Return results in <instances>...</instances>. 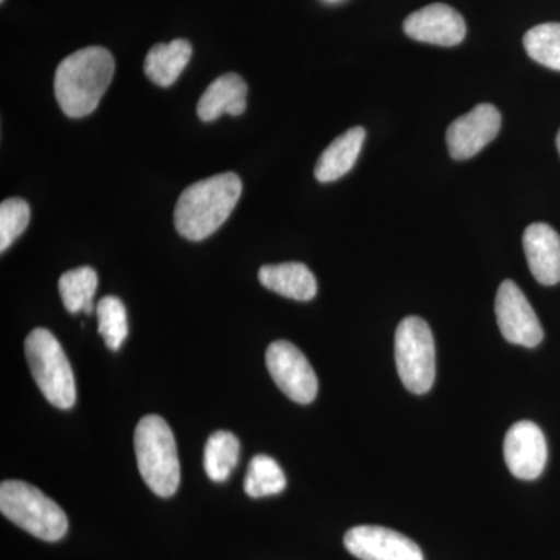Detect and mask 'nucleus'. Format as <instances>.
Segmentation results:
<instances>
[{"label": "nucleus", "mask_w": 560, "mask_h": 560, "mask_svg": "<svg viewBox=\"0 0 560 560\" xmlns=\"http://www.w3.org/2000/svg\"><path fill=\"white\" fill-rule=\"evenodd\" d=\"M116 62L109 50L92 46L69 55L55 73V97L62 113L72 119L97 109L113 81Z\"/></svg>", "instance_id": "1"}, {"label": "nucleus", "mask_w": 560, "mask_h": 560, "mask_svg": "<svg viewBox=\"0 0 560 560\" xmlns=\"http://www.w3.org/2000/svg\"><path fill=\"white\" fill-rule=\"evenodd\" d=\"M242 189V179L232 172L191 184L176 202V231L187 241H205L230 219Z\"/></svg>", "instance_id": "2"}, {"label": "nucleus", "mask_w": 560, "mask_h": 560, "mask_svg": "<svg viewBox=\"0 0 560 560\" xmlns=\"http://www.w3.org/2000/svg\"><path fill=\"white\" fill-rule=\"evenodd\" d=\"M135 451L140 477L162 499L179 488L180 466L175 436L161 416H145L135 431Z\"/></svg>", "instance_id": "3"}, {"label": "nucleus", "mask_w": 560, "mask_h": 560, "mask_svg": "<svg viewBox=\"0 0 560 560\" xmlns=\"http://www.w3.org/2000/svg\"><path fill=\"white\" fill-rule=\"evenodd\" d=\"M0 511L14 525L40 540H60L69 529L65 511L38 488L24 481L2 482Z\"/></svg>", "instance_id": "4"}, {"label": "nucleus", "mask_w": 560, "mask_h": 560, "mask_svg": "<svg viewBox=\"0 0 560 560\" xmlns=\"http://www.w3.org/2000/svg\"><path fill=\"white\" fill-rule=\"evenodd\" d=\"M25 355L40 393L54 407L69 410L77 400L75 378L60 341L47 329L31 331Z\"/></svg>", "instance_id": "5"}, {"label": "nucleus", "mask_w": 560, "mask_h": 560, "mask_svg": "<svg viewBox=\"0 0 560 560\" xmlns=\"http://www.w3.org/2000/svg\"><path fill=\"white\" fill-rule=\"evenodd\" d=\"M396 364L405 388L429 393L436 377V353L430 326L419 316H408L397 327Z\"/></svg>", "instance_id": "6"}, {"label": "nucleus", "mask_w": 560, "mask_h": 560, "mask_svg": "<svg viewBox=\"0 0 560 560\" xmlns=\"http://www.w3.org/2000/svg\"><path fill=\"white\" fill-rule=\"evenodd\" d=\"M267 368L272 381L289 399L307 405L318 394L315 371L296 346L289 341H275L267 349Z\"/></svg>", "instance_id": "7"}, {"label": "nucleus", "mask_w": 560, "mask_h": 560, "mask_svg": "<svg viewBox=\"0 0 560 560\" xmlns=\"http://www.w3.org/2000/svg\"><path fill=\"white\" fill-rule=\"evenodd\" d=\"M495 313L501 335L511 345L536 348L544 340V329L536 312L512 280H504L497 291Z\"/></svg>", "instance_id": "8"}, {"label": "nucleus", "mask_w": 560, "mask_h": 560, "mask_svg": "<svg viewBox=\"0 0 560 560\" xmlns=\"http://www.w3.org/2000/svg\"><path fill=\"white\" fill-rule=\"evenodd\" d=\"M504 460L518 480H536L547 466L548 447L544 431L530 420L514 423L504 438Z\"/></svg>", "instance_id": "9"}, {"label": "nucleus", "mask_w": 560, "mask_h": 560, "mask_svg": "<svg viewBox=\"0 0 560 560\" xmlns=\"http://www.w3.org/2000/svg\"><path fill=\"white\" fill-rule=\"evenodd\" d=\"M501 114L489 103L475 106L469 113L453 121L447 130V145L451 156L466 161L480 153L499 136Z\"/></svg>", "instance_id": "10"}, {"label": "nucleus", "mask_w": 560, "mask_h": 560, "mask_svg": "<svg viewBox=\"0 0 560 560\" xmlns=\"http://www.w3.org/2000/svg\"><path fill=\"white\" fill-rule=\"evenodd\" d=\"M345 547L360 560H423L418 544L383 526L363 525L349 529Z\"/></svg>", "instance_id": "11"}, {"label": "nucleus", "mask_w": 560, "mask_h": 560, "mask_svg": "<svg viewBox=\"0 0 560 560\" xmlns=\"http://www.w3.org/2000/svg\"><path fill=\"white\" fill-rule=\"evenodd\" d=\"M411 39L434 46H458L466 38L467 27L458 11L444 3H433L411 13L404 22Z\"/></svg>", "instance_id": "12"}, {"label": "nucleus", "mask_w": 560, "mask_h": 560, "mask_svg": "<svg viewBox=\"0 0 560 560\" xmlns=\"http://www.w3.org/2000/svg\"><path fill=\"white\" fill-rule=\"evenodd\" d=\"M523 249L537 282L548 287L560 282V235L550 224L534 223L526 228Z\"/></svg>", "instance_id": "13"}, {"label": "nucleus", "mask_w": 560, "mask_h": 560, "mask_svg": "<svg viewBox=\"0 0 560 560\" xmlns=\"http://www.w3.org/2000/svg\"><path fill=\"white\" fill-rule=\"evenodd\" d=\"M246 95H248V86L245 80L234 72L224 73L212 81L201 95L197 106L198 117L202 121H213L223 114L242 116L246 109Z\"/></svg>", "instance_id": "14"}, {"label": "nucleus", "mask_w": 560, "mask_h": 560, "mask_svg": "<svg viewBox=\"0 0 560 560\" xmlns=\"http://www.w3.org/2000/svg\"><path fill=\"white\" fill-rule=\"evenodd\" d=\"M259 280L265 289L294 301H312L318 293V282L313 272L300 261L265 265L260 268Z\"/></svg>", "instance_id": "15"}, {"label": "nucleus", "mask_w": 560, "mask_h": 560, "mask_svg": "<svg viewBox=\"0 0 560 560\" xmlns=\"http://www.w3.org/2000/svg\"><path fill=\"white\" fill-rule=\"evenodd\" d=\"M366 139L364 128H350L349 131L342 132L334 142L324 150L318 162H316L315 176L319 183H331L342 178L346 173L352 171L361 147Z\"/></svg>", "instance_id": "16"}, {"label": "nucleus", "mask_w": 560, "mask_h": 560, "mask_svg": "<svg viewBox=\"0 0 560 560\" xmlns=\"http://www.w3.org/2000/svg\"><path fill=\"white\" fill-rule=\"evenodd\" d=\"M191 51L194 49H191L189 40L186 39L156 44L147 54L145 65H143L145 75L158 86H172L189 65Z\"/></svg>", "instance_id": "17"}, {"label": "nucleus", "mask_w": 560, "mask_h": 560, "mask_svg": "<svg viewBox=\"0 0 560 560\" xmlns=\"http://www.w3.org/2000/svg\"><path fill=\"white\" fill-rule=\"evenodd\" d=\"M241 456V442L230 431L210 434L205 447V470L212 481L223 482L230 478Z\"/></svg>", "instance_id": "18"}, {"label": "nucleus", "mask_w": 560, "mask_h": 560, "mask_svg": "<svg viewBox=\"0 0 560 560\" xmlns=\"http://www.w3.org/2000/svg\"><path fill=\"white\" fill-rule=\"evenodd\" d=\"M97 272L90 267L77 268L65 272L58 282L62 304L69 313L86 312L91 315L94 311V294L97 291Z\"/></svg>", "instance_id": "19"}, {"label": "nucleus", "mask_w": 560, "mask_h": 560, "mask_svg": "<svg viewBox=\"0 0 560 560\" xmlns=\"http://www.w3.org/2000/svg\"><path fill=\"white\" fill-rule=\"evenodd\" d=\"M245 492L250 499L278 495L285 489L287 480L275 459L267 455L254 456L245 478Z\"/></svg>", "instance_id": "20"}, {"label": "nucleus", "mask_w": 560, "mask_h": 560, "mask_svg": "<svg viewBox=\"0 0 560 560\" xmlns=\"http://www.w3.org/2000/svg\"><path fill=\"white\" fill-rule=\"evenodd\" d=\"M523 46L534 61L560 72V22H547L530 28L523 38Z\"/></svg>", "instance_id": "21"}, {"label": "nucleus", "mask_w": 560, "mask_h": 560, "mask_svg": "<svg viewBox=\"0 0 560 560\" xmlns=\"http://www.w3.org/2000/svg\"><path fill=\"white\" fill-rule=\"evenodd\" d=\"M98 334L110 350H119L128 337L127 308L116 296L103 298L97 304Z\"/></svg>", "instance_id": "22"}, {"label": "nucleus", "mask_w": 560, "mask_h": 560, "mask_svg": "<svg viewBox=\"0 0 560 560\" xmlns=\"http://www.w3.org/2000/svg\"><path fill=\"white\" fill-rule=\"evenodd\" d=\"M31 223V206L21 198H9L0 205V250L5 253L24 234Z\"/></svg>", "instance_id": "23"}, {"label": "nucleus", "mask_w": 560, "mask_h": 560, "mask_svg": "<svg viewBox=\"0 0 560 560\" xmlns=\"http://www.w3.org/2000/svg\"><path fill=\"white\" fill-rule=\"evenodd\" d=\"M556 145H558V151H559V154H560V130L558 132V138H556Z\"/></svg>", "instance_id": "24"}, {"label": "nucleus", "mask_w": 560, "mask_h": 560, "mask_svg": "<svg viewBox=\"0 0 560 560\" xmlns=\"http://www.w3.org/2000/svg\"><path fill=\"white\" fill-rule=\"evenodd\" d=\"M0 2H3V0H0Z\"/></svg>", "instance_id": "25"}, {"label": "nucleus", "mask_w": 560, "mask_h": 560, "mask_svg": "<svg viewBox=\"0 0 560 560\" xmlns=\"http://www.w3.org/2000/svg\"><path fill=\"white\" fill-rule=\"evenodd\" d=\"M330 2H334V0H330Z\"/></svg>", "instance_id": "26"}]
</instances>
